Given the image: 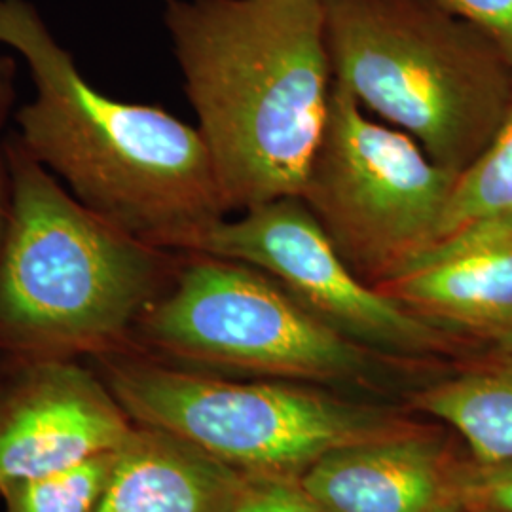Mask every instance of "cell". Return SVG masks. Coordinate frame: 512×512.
Masks as SVG:
<instances>
[{"label":"cell","instance_id":"cell-1","mask_svg":"<svg viewBox=\"0 0 512 512\" xmlns=\"http://www.w3.org/2000/svg\"><path fill=\"white\" fill-rule=\"evenodd\" d=\"M0 46L21 55L35 84L16 114L21 147L99 217L154 247L196 253L228 217L198 126L93 88L27 0H0Z\"/></svg>","mask_w":512,"mask_h":512},{"label":"cell","instance_id":"cell-2","mask_svg":"<svg viewBox=\"0 0 512 512\" xmlns=\"http://www.w3.org/2000/svg\"><path fill=\"white\" fill-rule=\"evenodd\" d=\"M228 213L300 196L334 84L321 0H164Z\"/></svg>","mask_w":512,"mask_h":512},{"label":"cell","instance_id":"cell-3","mask_svg":"<svg viewBox=\"0 0 512 512\" xmlns=\"http://www.w3.org/2000/svg\"><path fill=\"white\" fill-rule=\"evenodd\" d=\"M4 152L10 217L0 245V357L133 353L135 327L173 281L183 253L93 213L16 135Z\"/></svg>","mask_w":512,"mask_h":512},{"label":"cell","instance_id":"cell-4","mask_svg":"<svg viewBox=\"0 0 512 512\" xmlns=\"http://www.w3.org/2000/svg\"><path fill=\"white\" fill-rule=\"evenodd\" d=\"M332 76L363 109L461 173L512 101L507 57L433 0H321Z\"/></svg>","mask_w":512,"mask_h":512},{"label":"cell","instance_id":"cell-5","mask_svg":"<svg viewBox=\"0 0 512 512\" xmlns=\"http://www.w3.org/2000/svg\"><path fill=\"white\" fill-rule=\"evenodd\" d=\"M131 420L245 476L300 478L330 452L420 427L403 414L289 380H236L143 353L88 359Z\"/></svg>","mask_w":512,"mask_h":512},{"label":"cell","instance_id":"cell-6","mask_svg":"<svg viewBox=\"0 0 512 512\" xmlns=\"http://www.w3.org/2000/svg\"><path fill=\"white\" fill-rule=\"evenodd\" d=\"M133 353L169 365L315 385L374 384L393 359L330 327L270 275L183 253L133 332Z\"/></svg>","mask_w":512,"mask_h":512},{"label":"cell","instance_id":"cell-7","mask_svg":"<svg viewBox=\"0 0 512 512\" xmlns=\"http://www.w3.org/2000/svg\"><path fill=\"white\" fill-rule=\"evenodd\" d=\"M458 175L408 133L372 120L334 80L298 198L355 275L378 287L437 243Z\"/></svg>","mask_w":512,"mask_h":512},{"label":"cell","instance_id":"cell-8","mask_svg":"<svg viewBox=\"0 0 512 512\" xmlns=\"http://www.w3.org/2000/svg\"><path fill=\"white\" fill-rule=\"evenodd\" d=\"M196 253L238 260L270 275L330 327L399 361L429 363L471 344L357 277L298 196L222 220Z\"/></svg>","mask_w":512,"mask_h":512},{"label":"cell","instance_id":"cell-9","mask_svg":"<svg viewBox=\"0 0 512 512\" xmlns=\"http://www.w3.org/2000/svg\"><path fill=\"white\" fill-rule=\"evenodd\" d=\"M88 361L2 359L0 492L118 450L135 429Z\"/></svg>","mask_w":512,"mask_h":512},{"label":"cell","instance_id":"cell-10","mask_svg":"<svg viewBox=\"0 0 512 512\" xmlns=\"http://www.w3.org/2000/svg\"><path fill=\"white\" fill-rule=\"evenodd\" d=\"M376 289L469 342L509 340L512 222H476L446 236Z\"/></svg>","mask_w":512,"mask_h":512},{"label":"cell","instance_id":"cell-11","mask_svg":"<svg viewBox=\"0 0 512 512\" xmlns=\"http://www.w3.org/2000/svg\"><path fill=\"white\" fill-rule=\"evenodd\" d=\"M463 459L420 425L334 450L300 482L330 512H459Z\"/></svg>","mask_w":512,"mask_h":512},{"label":"cell","instance_id":"cell-12","mask_svg":"<svg viewBox=\"0 0 512 512\" xmlns=\"http://www.w3.org/2000/svg\"><path fill=\"white\" fill-rule=\"evenodd\" d=\"M247 482L190 442L137 423L93 512H232Z\"/></svg>","mask_w":512,"mask_h":512},{"label":"cell","instance_id":"cell-13","mask_svg":"<svg viewBox=\"0 0 512 512\" xmlns=\"http://www.w3.org/2000/svg\"><path fill=\"white\" fill-rule=\"evenodd\" d=\"M410 397L412 408L452 427L480 463L512 459V338Z\"/></svg>","mask_w":512,"mask_h":512},{"label":"cell","instance_id":"cell-14","mask_svg":"<svg viewBox=\"0 0 512 512\" xmlns=\"http://www.w3.org/2000/svg\"><path fill=\"white\" fill-rule=\"evenodd\" d=\"M476 222H512V101L490 143L459 173L437 243Z\"/></svg>","mask_w":512,"mask_h":512},{"label":"cell","instance_id":"cell-15","mask_svg":"<svg viewBox=\"0 0 512 512\" xmlns=\"http://www.w3.org/2000/svg\"><path fill=\"white\" fill-rule=\"evenodd\" d=\"M118 450L4 488L0 497L6 512L95 511L109 486Z\"/></svg>","mask_w":512,"mask_h":512},{"label":"cell","instance_id":"cell-16","mask_svg":"<svg viewBox=\"0 0 512 512\" xmlns=\"http://www.w3.org/2000/svg\"><path fill=\"white\" fill-rule=\"evenodd\" d=\"M459 512H512V459L480 463L463 459Z\"/></svg>","mask_w":512,"mask_h":512},{"label":"cell","instance_id":"cell-17","mask_svg":"<svg viewBox=\"0 0 512 512\" xmlns=\"http://www.w3.org/2000/svg\"><path fill=\"white\" fill-rule=\"evenodd\" d=\"M232 512H330L302 486L300 478L249 476Z\"/></svg>","mask_w":512,"mask_h":512},{"label":"cell","instance_id":"cell-18","mask_svg":"<svg viewBox=\"0 0 512 512\" xmlns=\"http://www.w3.org/2000/svg\"><path fill=\"white\" fill-rule=\"evenodd\" d=\"M490 38L512 65V0H433Z\"/></svg>","mask_w":512,"mask_h":512},{"label":"cell","instance_id":"cell-19","mask_svg":"<svg viewBox=\"0 0 512 512\" xmlns=\"http://www.w3.org/2000/svg\"><path fill=\"white\" fill-rule=\"evenodd\" d=\"M14 99V63L8 55H0V133ZM10 217V171L4 143H0V245L6 236Z\"/></svg>","mask_w":512,"mask_h":512},{"label":"cell","instance_id":"cell-20","mask_svg":"<svg viewBox=\"0 0 512 512\" xmlns=\"http://www.w3.org/2000/svg\"><path fill=\"white\" fill-rule=\"evenodd\" d=\"M2 359H4V357H0V365H2Z\"/></svg>","mask_w":512,"mask_h":512},{"label":"cell","instance_id":"cell-21","mask_svg":"<svg viewBox=\"0 0 512 512\" xmlns=\"http://www.w3.org/2000/svg\"><path fill=\"white\" fill-rule=\"evenodd\" d=\"M0 55H2V54H0Z\"/></svg>","mask_w":512,"mask_h":512}]
</instances>
